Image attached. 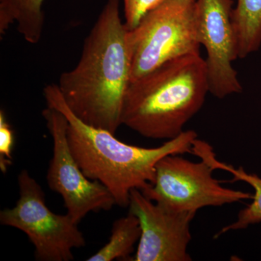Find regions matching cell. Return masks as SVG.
<instances>
[{
    "label": "cell",
    "instance_id": "obj_1",
    "mask_svg": "<svg viewBox=\"0 0 261 261\" xmlns=\"http://www.w3.org/2000/svg\"><path fill=\"white\" fill-rule=\"evenodd\" d=\"M128 30L119 0H108L84 40L74 68L62 73L58 89L68 107L90 126L116 133L130 83Z\"/></svg>",
    "mask_w": 261,
    "mask_h": 261
},
{
    "label": "cell",
    "instance_id": "obj_2",
    "mask_svg": "<svg viewBox=\"0 0 261 261\" xmlns=\"http://www.w3.org/2000/svg\"><path fill=\"white\" fill-rule=\"evenodd\" d=\"M44 97L48 107L66 118L70 150L85 176L106 187L120 207H128L132 190L143 191L152 185L160 160L168 154H192L197 139L195 130H188L153 148L128 145L80 119L67 106L57 84L44 89Z\"/></svg>",
    "mask_w": 261,
    "mask_h": 261
},
{
    "label": "cell",
    "instance_id": "obj_3",
    "mask_svg": "<svg viewBox=\"0 0 261 261\" xmlns=\"http://www.w3.org/2000/svg\"><path fill=\"white\" fill-rule=\"evenodd\" d=\"M207 92L205 62L200 53L171 60L130 82L122 124L146 138L172 140L202 108Z\"/></svg>",
    "mask_w": 261,
    "mask_h": 261
},
{
    "label": "cell",
    "instance_id": "obj_4",
    "mask_svg": "<svg viewBox=\"0 0 261 261\" xmlns=\"http://www.w3.org/2000/svg\"><path fill=\"white\" fill-rule=\"evenodd\" d=\"M195 2L163 0L143 17L136 28L128 31L130 82L166 62L200 53Z\"/></svg>",
    "mask_w": 261,
    "mask_h": 261
},
{
    "label": "cell",
    "instance_id": "obj_5",
    "mask_svg": "<svg viewBox=\"0 0 261 261\" xmlns=\"http://www.w3.org/2000/svg\"><path fill=\"white\" fill-rule=\"evenodd\" d=\"M19 198L11 208L0 212V223L28 236L39 261H70L73 250L86 245L83 233L68 214H56L46 205L40 185L22 170L18 176Z\"/></svg>",
    "mask_w": 261,
    "mask_h": 261
},
{
    "label": "cell",
    "instance_id": "obj_6",
    "mask_svg": "<svg viewBox=\"0 0 261 261\" xmlns=\"http://www.w3.org/2000/svg\"><path fill=\"white\" fill-rule=\"evenodd\" d=\"M192 162L178 154L165 156L156 165L155 177L142 193L169 210L197 213L205 207H220L252 199L253 195L221 185L205 161Z\"/></svg>",
    "mask_w": 261,
    "mask_h": 261
},
{
    "label": "cell",
    "instance_id": "obj_7",
    "mask_svg": "<svg viewBox=\"0 0 261 261\" xmlns=\"http://www.w3.org/2000/svg\"><path fill=\"white\" fill-rule=\"evenodd\" d=\"M42 116L53 142L47 185L61 196L67 214L79 224L90 213L111 210L116 204L111 192L102 184L87 178L72 154L64 115L47 106Z\"/></svg>",
    "mask_w": 261,
    "mask_h": 261
},
{
    "label": "cell",
    "instance_id": "obj_8",
    "mask_svg": "<svg viewBox=\"0 0 261 261\" xmlns=\"http://www.w3.org/2000/svg\"><path fill=\"white\" fill-rule=\"evenodd\" d=\"M233 0H195L197 39L205 47L209 92L220 99L241 93L233 62L239 58L232 22Z\"/></svg>",
    "mask_w": 261,
    "mask_h": 261
},
{
    "label": "cell",
    "instance_id": "obj_9",
    "mask_svg": "<svg viewBox=\"0 0 261 261\" xmlns=\"http://www.w3.org/2000/svg\"><path fill=\"white\" fill-rule=\"evenodd\" d=\"M129 213L140 221L141 235L134 261H190V224L197 213L169 210L133 190Z\"/></svg>",
    "mask_w": 261,
    "mask_h": 261
},
{
    "label": "cell",
    "instance_id": "obj_10",
    "mask_svg": "<svg viewBox=\"0 0 261 261\" xmlns=\"http://www.w3.org/2000/svg\"><path fill=\"white\" fill-rule=\"evenodd\" d=\"M193 154L204 160L214 168V170H222L227 171L232 175L233 178L230 181L233 182L242 181L246 182L253 189V197L252 202L246 207L240 211L238 219L234 222L227 225L223 228L217 234L216 238H219L223 233L228 231L245 229L250 225L261 223V178L254 173H248L243 167L236 168L231 165L221 162L216 158L213 147L204 141L197 140L193 147Z\"/></svg>",
    "mask_w": 261,
    "mask_h": 261
},
{
    "label": "cell",
    "instance_id": "obj_11",
    "mask_svg": "<svg viewBox=\"0 0 261 261\" xmlns=\"http://www.w3.org/2000/svg\"><path fill=\"white\" fill-rule=\"evenodd\" d=\"M44 0H0V34L4 35L13 24L30 44L39 42L44 31L42 7Z\"/></svg>",
    "mask_w": 261,
    "mask_h": 261
},
{
    "label": "cell",
    "instance_id": "obj_12",
    "mask_svg": "<svg viewBox=\"0 0 261 261\" xmlns=\"http://www.w3.org/2000/svg\"><path fill=\"white\" fill-rule=\"evenodd\" d=\"M232 22L239 58H246L261 45V0H238Z\"/></svg>",
    "mask_w": 261,
    "mask_h": 261
},
{
    "label": "cell",
    "instance_id": "obj_13",
    "mask_svg": "<svg viewBox=\"0 0 261 261\" xmlns=\"http://www.w3.org/2000/svg\"><path fill=\"white\" fill-rule=\"evenodd\" d=\"M140 221L135 215L129 213L114 221L109 241L86 260H127L133 252L136 243L140 240Z\"/></svg>",
    "mask_w": 261,
    "mask_h": 261
},
{
    "label": "cell",
    "instance_id": "obj_14",
    "mask_svg": "<svg viewBox=\"0 0 261 261\" xmlns=\"http://www.w3.org/2000/svg\"><path fill=\"white\" fill-rule=\"evenodd\" d=\"M127 30L136 28L141 20L163 0H123Z\"/></svg>",
    "mask_w": 261,
    "mask_h": 261
},
{
    "label": "cell",
    "instance_id": "obj_15",
    "mask_svg": "<svg viewBox=\"0 0 261 261\" xmlns=\"http://www.w3.org/2000/svg\"><path fill=\"white\" fill-rule=\"evenodd\" d=\"M14 146V135L6 121L4 111L0 112V169L6 173L12 164V152Z\"/></svg>",
    "mask_w": 261,
    "mask_h": 261
},
{
    "label": "cell",
    "instance_id": "obj_16",
    "mask_svg": "<svg viewBox=\"0 0 261 261\" xmlns=\"http://www.w3.org/2000/svg\"><path fill=\"white\" fill-rule=\"evenodd\" d=\"M187 1H189V2H195V0H187Z\"/></svg>",
    "mask_w": 261,
    "mask_h": 261
}]
</instances>
